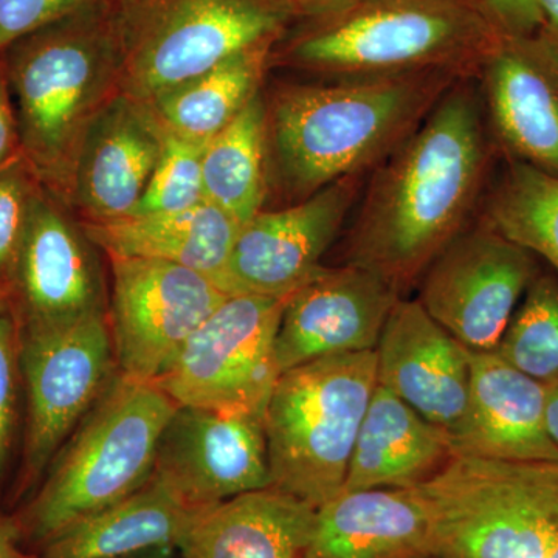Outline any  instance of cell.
I'll list each match as a JSON object with an SVG mask.
<instances>
[{
  "label": "cell",
  "instance_id": "e575fe53",
  "mask_svg": "<svg viewBox=\"0 0 558 558\" xmlns=\"http://www.w3.org/2000/svg\"><path fill=\"white\" fill-rule=\"evenodd\" d=\"M22 156L20 128L7 83L5 70L0 62V171Z\"/></svg>",
  "mask_w": 558,
  "mask_h": 558
},
{
  "label": "cell",
  "instance_id": "ffe728a7",
  "mask_svg": "<svg viewBox=\"0 0 558 558\" xmlns=\"http://www.w3.org/2000/svg\"><path fill=\"white\" fill-rule=\"evenodd\" d=\"M464 421L451 436L453 454L497 461H558L546 428L548 385L513 368L497 352L469 351Z\"/></svg>",
  "mask_w": 558,
  "mask_h": 558
},
{
  "label": "cell",
  "instance_id": "d4e9b609",
  "mask_svg": "<svg viewBox=\"0 0 558 558\" xmlns=\"http://www.w3.org/2000/svg\"><path fill=\"white\" fill-rule=\"evenodd\" d=\"M204 510L191 509L150 476L130 497L64 529L35 553L39 558H126L178 549Z\"/></svg>",
  "mask_w": 558,
  "mask_h": 558
},
{
  "label": "cell",
  "instance_id": "4fadbf2b",
  "mask_svg": "<svg viewBox=\"0 0 558 558\" xmlns=\"http://www.w3.org/2000/svg\"><path fill=\"white\" fill-rule=\"evenodd\" d=\"M97 250L72 209L40 185L9 281L22 329L64 328L106 314Z\"/></svg>",
  "mask_w": 558,
  "mask_h": 558
},
{
  "label": "cell",
  "instance_id": "7a4b0ae2",
  "mask_svg": "<svg viewBox=\"0 0 558 558\" xmlns=\"http://www.w3.org/2000/svg\"><path fill=\"white\" fill-rule=\"evenodd\" d=\"M461 80L422 72L281 84L264 95L270 189L275 183L292 205L337 180L368 174Z\"/></svg>",
  "mask_w": 558,
  "mask_h": 558
},
{
  "label": "cell",
  "instance_id": "8fae6325",
  "mask_svg": "<svg viewBox=\"0 0 558 558\" xmlns=\"http://www.w3.org/2000/svg\"><path fill=\"white\" fill-rule=\"evenodd\" d=\"M108 323L117 369L138 381L163 376L190 337L230 293L199 271L165 260L109 258Z\"/></svg>",
  "mask_w": 558,
  "mask_h": 558
},
{
  "label": "cell",
  "instance_id": "d6986e66",
  "mask_svg": "<svg viewBox=\"0 0 558 558\" xmlns=\"http://www.w3.org/2000/svg\"><path fill=\"white\" fill-rule=\"evenodd\" d=\"M377 352V384L451 436L469 405L468 349L429 317L417 300L399 299Z\"/></svg>",
  "mask_w": 558,
  "mask_h": 558
},
{
  "label": "cell",
  "instance_id": "74e56055",
  "mask_svg": "<svg viewBox=\"0 0 558 558\" xmlns=\"http://www.w3.org/2000/svg\"><path fill=\"white\" fill-rule=\"evenodd\" d=\"M296 14H304L306 17L317 16L347 2V0H292Z\"/></svg>",
  "mask_w": 558,
  "mask_h": 558
},
{
  "label": "cell",
  "instance_id": "1f68e13d",
  "mask_svg": "<svg viewBox=\"0 0 558 558\" xmlns=\"http://www.w3.org/2000/svg\"><path fill=\"white\" fill-rule=\"evenodd\" d=\"M21 322L9 295L0 299V478L5 472L17 425L21 373Z\"/></svg>",
  "mask_w": 558,
  "mask_h": 558
},
{
  "label": "cell",
  "instance_id": "f546056e",
  "mask_svg": "<svg viewBox=\"0 0 558 558\" xmlns=\"http://www.w3.org/2000/svg\"><path fill=\"white\" fill-rule=\"evenodd\" d=\"M204 146L165 132L159 160L131 216L185 211L205 202L202 182Z\"/></svg>",
  "mask_w": 558,
  "mask_h": 558
},
{
  "label": "cell",
  "instance_id": "e0dca14e",
  "mask_svg": "<svg viewBox=\"0 0 558 558\" xmlns=\"http://www.w3.org/2000/svg\"><path fill=\"white\" fill-rule=\"evenodd\" d=\"M399 299L373 271L323 266L286 299L275 341L279 374L318 359L373 351Z\"/></svg>",
  "mask_w": 558,
  "mask_h": 558
},
{
  "label": "cell",
  "instance_id": "4dcf8cb0",
  "mask_svg": "<svg viewBox=\"0 0 558 558\" xmlns=\"http://www.w3.org/2000/svg\"><path fill=\"white\" fill-rule=\"evenodd\" d=\"M40 185L24 157L0 171V282L7 288Z\"/></svg>",
  "mask_w": 558,
  "mask_h": 558
},
{
  "label": "cell",
  "instance_id": "836d02e7",
  "mask_svg": "<svg viewBox=\"0 0 558 558\" xmlns=\"http://www.w3.org/2000/svg\"><path fill=\"white\" fill-rule=\"evenodd\" d=\"M481 3L502 36L534 35L545 28L538 0H483Z\"/></svg>",
  "mask_w": 558,
  "mask_h": 558
},
{
  "label": "cell",
  "instance_id": "83f0119b",
  "mask_svg": "<svg viewBox=\"0 0 558 558\" xmlns=\"http://www.w3.org/2000/svg\"><path fill=\"white\" fill-rule=\"evenodd\" d=\"M480 220L520 247L537 253L558 271V178L521 161L481 205Z\"/></svg>",
  "mask_w": 558,
  "mask_h": 558
},
{
  "label": "cell",
  "instance_id": "6da1fadb",
  "mask_svg": "<svg viewBox=\"0 0 558 558\" xmlns=\"http://www.w3.org/2000/svg\"><path fill=\"white\" fill-rule=\"evenodd\" d=\"M478 81H458L413 134L371 171L347 238V264L413 288L486 197L492 138Z\"/></svg>",
  "mask_w": 558,
  "mask_h": 558
},
{
  "label": "cell",
  "instance_id": "d590c367",
  "mask_svg": "<svg viewBox=\"0 0 558 558\" xmlns=\"http://www.w3.org/2000/svg\"><path fill=\"white\" fill-rule=\"evenodd\" d=\"M0 558H39L35 550L25 548L11 515L0 512Z\"/></svg>",
  "mask_w": 558,
  "mask_h": 558
},
{
  "label": "cell",
  "instance_id": "cb8c5ba5",
  "mask_svg": "<svg viewBox=\"0 0 558 558\" xmlns=\"http://www.w3.org/2000/svg\"><path fill=\"white\" fill-rule=\"evenodd\" d=\"M108 258L178 264L211 278L223 289L242 223L209 202L185 211L126 216L110 222H81Z\"/></svg>",
  "mask_w": 558,
  "mask_h": 558
},
{
  "label": "cell",
  "instance_id": "9c48e42d",
  "mask_svg": "<svg viewBox=\"0 0 558 558\" xmlns=\"http://www.w3.org/2000/svg\"><path fill=\"white\" fill-rule=\"evenodd\" d=\"M21 373L27 425L16 498L38 487L70 433L119 373L108 314L64 328L22 329Z\"/></svg>",
  "mask_w": 558,
  "mask_h": 558
},
{
  "label": "cell",
  "instance_id": "8992f818",
  "mask_svg": "<svg viewBox=\"0 0 558 558\" xmlns=\"http://www.w3.org/2000/svg\"><path fill=\"white\" fill-rule=\"evenodd\" d=\"M376 387V349L282 373L264 416L271 487L315 509L339 495Z\"/></svg>",
  "mask_w": 558,
  "mask_h": 558
},
{
  "label": "cell",
  "instance_id": "f1b7e54d",
  "mask_svg": "<svg viewBox=\"0 0 558 558\" xmlns=\"http://www.w3.org/2000/svg\"><path fill=\"white\" fill-rule=\"evenodd\" d=\"M495 352L532 379L558 384L557 278H534Z\"/></svg>",
  "mask_w": 558,
  "mask_h": 558
},
{
  "label": "cell",
  "instance_id": "2e32d148",
  "mask_svg": "<svg viewBox=\"0 0 558 558\" xmlns=\"http://www.w3.org/2000/svg\"><path fill=\"white\" fill-rule=\"evenodd\" d=\"M492 138L512 160L558 178V43L543 28L501 36L481 65Z\"/></svg>",
  "mask_w": 558,
  "mask_h": 558
},
{
  "label": "cell",
  "instance_id": "ac0fdd59",
  "mask_svg": "<svg viewBox=\"0 0 558 558\" xmlns=\"http://www.w3.org/2000/svg\"><path fill=\"white\" fill-rule=\"evenodd\" d=\"M165 131L145 102L119 92L81 138L69 207L81 222L131 216L163 148Z\"/></svg>",
  "mask_w": 558,
  "mask_h": 558
},
{
  "label": "cell",
  "instance_id": "484cf974",
  "mask_svg": "<svg viewBox=\"0 0 558 558\" xmlns=\"http://www.w3.org/2000/svg\"><path fill=\"white\" fill-rule=\"evenodd\" d=\"M275 44L242 50L146 106L165 132L205 145L263 92Z\"/></svg>",
  "mask_w": 558,
  "mask_h": 558
},
{
  "label": "cell",
  "instance_id": "44dd1931",
  "mask_svg": "<svg viewBox=\"0 0 558 558\" xmlns=\"http://www.w3.org/2000/svg\"><path fill=\"white\" fill-rule=\"evenodd\" d=\"M304 558H432V519L418 487L340 492L317 509Z\"/></svg>",
  "mask_w": 558,
  "mask_h": 558
},
{
  "label": "cell",
  "instance_id": "5b68a950",
  "mask_svg": "<svg viewBox=\"0 0 558 558\" xmlns=\"http://www.w3.org/2000/svg\"><path fill=\"white\" fill-rule=\"evenodd\" d=\"M178 403L150 381L117 374L11 515L25 548L116 505L153 476L157 444Z\"/></svg>",
  "mask_w": 558,
  "mask_h": 558
},
{
  "label": "cell",
  "instance_id": "b9f144b4",
  "mask_svg": "<svg viewBox=\"0 0 558 558\" xmlns=\"http://www.w3.org/2000/svg\"><path fill=\"white\" fill-rule=\"evenodd\" d=\"M481 2H483V0H481Z\"/></svg>",
  "mask_w": 558,
  "mask_h": 558
},
{
  "label": "cell",
  "instance_id": "5bb4252c",
  "mask_svg": "<svg viewBox=\"0 0 558 558\" xmlns=\"http://www.w3.org/2000/svg\"><path fill=\"white\" fill-rule=\"evenodd\" d=\"M153 478L197 510L271 487L264 417L178 405L157 444Z\"/></svg>",
  "mask_w": 558,
  "mask_h": 558
},
{
  "label": "cell",
  "instance_id": "52a82bcc",
  "mask_svg": "<svg viewBox=\"0 0 558 558\" xmlns=\"http://www.w3.org/2000/svg\"><path fill=\"white\" fill-rule=\"evenodd\" d=\"M417 487L432 558H558V461L453 454Z\"/></svg>",
  "mask_w": 558,
  "mask_h": 558
},
{
  "label": "cell",
  "instance_id": "8d00e7d4",
  "mask_svg": "<svg viewBox=\"0 0 558 558\" xmlns=\"http://www.w3.org/2000/svg\"><path fill=\"white\" fill-rule=\"evenodd\" d=\"M545 416L550 439L558 447V384L548 387Z\"/></svg>",
  "mask_w": 558,
  "mask_h": 558
},
{
  "label": "cell",
  "instance_id": "603a6c76",
  "mask_svg": "<svg viewBox=\"0 0 558 558\" xmlns=\"http://www.w3.org/2000/svg\"><path fill=\"white\" fill-rule=\"evenodd\" d=\"M453 457L450 436L377 384L340 492L417 487Z\"/></svg>",
  "mask_w": 558,
  "mask_h": 558
},
{
  "label": "cell",
  "instance_id": "d6a6232c",
  "mask_svg": "<svg viewBox=\"0 0 558 558\" xmlns=\"http://www.w3.org/2000/svg\"><path fill=\"white\" fill-rule=\"evenodd\" d=\"M109 0H0V53L24 36Z\"/></svg>",
  "mask_w": 558,
  "mask_h": 558
},
{
  "label": "cell",
  "instance_id": "7c38bea8",
  "mask_svg": "<svg viewBox=\"0 0 558 558\" xmlns=\"http://www.w3.org/2000/svg\"><path fill=\"white\" fill-rule=\"evenodd\" d=\"M534 278L532 253L478 220L429 264L417 301L462 347L494 352Z\"/></svg>",
  "mask_w": 558,
  "mask_h": 558
},
{
  "label": "cell",
  "instance_id": "60d3db41",
  "mask_svg": "<svg viewBox=\"0 0 558 558\" xmlns=\"http://www.w3.org/2000/svg\"><path fill=\"white\" fill-rule=\"evenodd\" d=\"M9 295V288H7L3 282H0V299H3V296Z\"/></svg>",
  "mask_w": 558,
  "mask_h": 558
},
{
  "label": "cell",
  "instance_id": "9a60e30c",
  "mask_svg": "<svg viewBox=\"0 0 558 558\" xmlns=\"http://www.w3.org/2000/svg\"><path fill=\"white\" fill-rule=\"evenodd\" d=\"M366 175H348L307 199L253 216L234 242L223 290L288 299L310 281L357 205Z\"/></svg>",
  "mask_w": 558,
  "mask_h": 558
},
{
  "label": "cell",
  "instance_id": "277c9868",
  "mask_svg": "<svg viewBox=\"0 0 558 558\" xmlns=\"http://www.w3.org/2000/svg\"><path fill=\"white\" fill-rule=\"evenodd\" d=\"M501 36L481 0H347L307 17L270 61L326 80L422 72L476 78Z\"/></svg>",
  "mask_w": 558,
  "mask_h": 558
},
{
  "label": "cell",
  "instance_id": "7402d4cb",
  "mask_svg": "<svg viewBox=\"0 0 558 558\" xmlns=\"http://www.w3.org/2000/svg\"><path fill=\"white\" fill-rule=\"evenodd\" d=\"M317 509L275 487L205 509L178 545L182 558H304Z\"/></svg>",
  "mask_w": 558,
  "mask_h": 558
},
{
  "label": "cell",
  "instance_id": "f35d334b",
  "mask_svg": "<svg viewBox=\"0 0 558 558\" xmlns=\"http://www.w3.org/2000/svg\"><path fill=\"white\" fill-rule=\"evenodd\" d=\"M538 7L545 21V31L558 43V0H538Z\"/></svg>",
  "mask_w": 558,
  "mask_h": 558
},
{
  "label": "cell",
  "instance_id": "ab89813d",
  "mask_svg": "<svg viewBox=\"0 0 558 558\" xmlns=\"http://www.w3.org/2000/svg\"><path fill=\"white\" fill-rule=\"evenodd\" d=\"M126 558H182L179 556L178 549H156L148 553L137 554Z\"/></svg>",
  "mask_w": 558,
  "mask_h": 558
},
{
  "label": "cell",
  "instance_id": "30bf717a",
  "mask_svg": "<svg viewBox=\"0 0 558 558\" xmlns=\"http://www.w3.org/2000/svg\"><path fill=\"white\" fill-rule=\"evenodd\" d=\"M286 299L229 295L153 381L178 405L266 416L281 376L275 341Z\"/></svg>",
  "mask_w": 558,
  "mask_h": 558
},
{
  "label": "cell",
  "instance_id": "ba28073f",
  "mask_svg": "<svg viewBox=\"0 0 558 558\" xmlns=\"http://www.w3.org/2000/svg\"><path fill=\"white\" fill-rule=\"evenodd\" d=\"M120 90L149 105L263 43H278L292 0H116Z\"/></svg>",
  "mask_w": 558,
  "mask_h": 558
},
{
  "label": "cell",
  "instance_id": "4316f807",
  "mask_svg": "<svg viewBox=\"0 0 558 558\" xmlns=\"http://www.w3.org/2000/svg\"><path fill=\"white\" fill-rule=\"evenodd\" d=\"M205 202L244 226L263 211L270 193L266 101L259 92L202 154Z\"/></svg>",
  "mask_w": 558,
  "mask_h": 558
},
{
  "label": "cell",
  "instance_id": "3957f363",
  "mask_svg": "<svg viewBox=\"0 0 558 558\" xmlns=\"http://www.w3.org/2000/svg\"><path fill=\"white\" fill-rule=\"evenodd\" d=\"M116 0L70 14L0 53L22 156L69 207L73 167L92 119L120 92ZM70 208V207H69Z\"/></svg>",
  "mask_w": 558,
  "mask_h": 558
}]
</instances>
